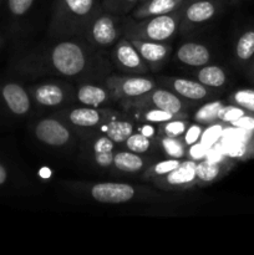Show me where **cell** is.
Listing matches in <instances>:
<instances>
[{
    "label": "cell",
    "instance_id": "6da1fadb",
    "mask_svg": "<svg viewBox=\"0 0 254 255\" xmlns=\"http://www.w3.org/2000/svg\"><path fill=\"white\" fill-rule=\"evenodd\" d=\"M94 9L95 0H61L52 27L61 32L80 31L91 24Z\"/></svg>",
    "mask_w": 254,
    "mask_h": 255
},
{
    "label": "cell",
    "instance_id": "7a4b0ae2",
    "mask_svg": "<svg viewBox=\"0 0 254 255\" xmlns=\"http://www.w3.org/2000/svg\"><path fill=\"white\" fill-rule=\"evenodd\" d=\"M179 22H181V14L176 11L147 17L143 19V21L131 27L128 37L162 42L173 36L178 29Z\"/></svg>",
    "mask_w": 254,
    "mask_h": 255
},
{
    "label": "cell",
    "instance_id": "3957f363",
    "mask_svg": "<svg viewBox=\"0 0 254 255\" xmlns=\"http://www.w3.org/2000/svg\"><path fill=\"white\" fill-rule=\"evenodd\" d=\"M50 60L52 67L64 76L79 75L86 67V55L81 45L74 41H61L55 45Z\"/></svg>",
    "mask_w": 254,
    "mask_h": 255
},
{
    "label": "cell",
    "instance_id": "277c9868",
    "mask_svg": "<svg viewBox=\"0 0 254 255\" xmlns=\"http://www.w3.org/2000/svg\"><path fill=\"white\" fill-rule=\"evenodd\" d=\"M110 95L116 100H131L142 96L154 89V82L146 77H117L111 76L106 80Z\"/></svg>",
    "mask_w": 254,
    "mask_h": 255
},
{
    "label": "cell",
    "instance_id": "5b68a950",
    "mask_svg": "<svg viewBox=\"0 0 254 255\" xmlns=\"http://www.w3.org/2000/svg\"><path fill=\"white\" fill-rule=\"evenodd\" d=\"M125 105L138 107H152V109H159L168 111L173 115H179L182 111L181 99L173 92L163 89H153L142 96L134 97L131 100H125Z\"/></svg>",
    "mask_w": 254,
    "mask_h": 255
},
{
    "label": "cell",
    "instance_id": "8992f818",
    "mask_svg": "<svg viewBox=\"0 0 254 255\" xmlns=\"http://www.w3.org/2000/svg\"><path fill=\"white\" fill-rule=\"evenodd\" d=\"M197 162L193 159L181 162L177 168L164 176L154 178V183L163 189H186L197 183L196 176Z\"/></svg>",
    "mask_w": 254,
    "mask_h": 255
},
{
    "label": "cell",
    "instance_id": "52a82bcc",
    "mask_svg": "<svg viewBox=\"0 0 254 255\" xmlns=\"http://www.w3.org/2000/svg\"><path fill=\"white\" fill-rule=\"evenodd\" d=\"M90 194L100 203L121 204L131 201L136 194V191L131 184L104 182L94 184L90 189Z\"/></svg>",
    "mask_w": 254,
    "mask_h": 255
},
{
    "label": "cell",
    "instance_id": "ba28073f",
    "mask_svg": "<svg viewBox=\"0 0 254 255\" xmlns=\"http://www.w3.org/2000/svg\"><path fill=\"white\" fill-rule=\"evenodd\" d=\"M35 136L42 143L52 147H61L70 141V131L64 124L55 119H44L37 122Z\"/></svg>",
    "mask_w": 254,
    "mask_h": 255
},
{
    "label": "cell",
    "instance_id": "9c48e42d",
    "mask_svg": "<svg viewBox=\"0 0 254 255\" xmlns=\"http://www.w3.org/2000/svg\"><path fill=\"white\" fill-rule=\"evenodd\" d=\"M90 39L95 45L101 47L111 46L119 39V30L111 15H100L92 19L89 25Z\"/></svg>",
    "mask_w": 254,
    "mask_h": 255
},
{
    "label": "cell",
    "instance_id": "30bf717a",
    "mask_svg": "<svg viewBox=\"0 0 254 255\" xmlns=\"http://www.w3.org/2000/svg\"><path fill=\"white\" fill-rule=\"evenodd\" d=\"M114 59L122 69L134 72H146V61L127 37L120 40L114 50Z\"/></svg>",
    "mask_w": 254,
    "mask_h": 255
},
{
    "label": "cell",
    "instance_id": "8fae6325",
    "mask_svg": "<svg viewBox=\"0 0 254 255\" xmlns=\"http://www.w3.org/2000/svg\"><path fill=\"white\" fill-rule=\"evenodd\" d=\"M131 44L136 47L138 54L146 62L152 65L161 64L168 57L171 47L159 41H149V40L136 39V37H127Z\"/></svg>",
    "mask_w": 254,
    "mask_h": 255
},
{
    "label": "cell",
    "instance_id": "7c38bea8",
    "mask_svg": "<svg viewBox=\"0 0 254 255\" xmlns=\"http://www.w3.org/2000/svg\"><path fill=\"white\" fill-rule=\"evenodd\" d=\"M177 59L187 66H204L211 60V52L206 45L186 42L177 51Z\"/></svg>",
    "mask_w": 254,
    "mask_h": 255
},
{
    "label": "cell",
    "instance_id": "4fadbf2b",
    "mask_svg": "<svg viewBox=\"0 0 254 255\" xmlns=\"http://www.w3.org/2000/svg\"><path fill=\"white\" fill-rule=\"evenodd\" d=\"M2 97L15 115H24L30 110V100L25 90L16 84H7L2 89Z\"/></svg>",
    "mask_w": 254,
    "mask_h": 255
},
{
    "label": "cell",
    "instance_id": "5bb4252c",
    "mask_svg": "<svg viewBox=\"0 0 254 255\" xmlns=\"http://www.w3.org/2000/svg\"><path fill=\"white\" fill-rule=\"evenodd\" d=\"M183 0H147L142 6L133 11L134 19H147L157 15L173 12Z\"/></svg>",
    "mask_w": 254,
    "mask_h": 255
},
{
    "label": "cell",
    "instance_id": "9a60e30c",
    "mask_svg": "<svg viewBox=\"0 0 254 255\" xmlns=\"http://www.w3.org/2000/svg\"><path fill=\"white\" fill-rule=\"evenodd\" d=\"M171 86L177 95L187 100H193V101L204 99L209 94L203 84L199 81H193V80L174 79Z\"/></svg>",
    "mask_w": 254,
    "mask_h": 255
},
{
    "label": "cell",
    "instance_id": "2e32d148",
    "mask_svg": "<svg viewBox=\"0 0 254 255\" xmlns=\"http://www.w3.org/2000/svg\"><path fill=\"white\" fill-rule=\"evenodd\" d=\"M105 117V112L100 111L97 107H81L69 114L70 122L80 127H95L101 124Z\"/></svg>",
    "mask_w": 254,
    "mask_h": 255
},
{
    "label": "cell",
    "instance_id": "e0dca14e",
    "mask_svg": "<svg viewBox=\"0 0 254 255\" xmlns=\"http://www.w3.org/2000/svg\"><path fill=\"white\" fill-rule=\"evenodd\" d=\"M216 14V5L209 0H198L187 7L184 12V19L188 24H201L208 21Z\"/></svg>",
    "mask_w": 254,
    "mask_h": 255
},
{
    "label": "cell",
    "instance_id": "ac0fdd59",
    "mask_svg": "<svg viewBox=\"0 0 254 255\" xmlns=\"http://www.w3.org/2000/svg\"><path fill=\"white\" fill-rule=\"evenodd\" d=\"M110 96L109 90H105L97 85H82L77 91V100L81 104L91 107H100L107 101Z\"/></svg>",
    "mask_w": 254,
    "mask_h": 255
},
{
    "label": "cell",
    "instance_id": "d6986e66",
    "mask_svg": "<svg viewBox=\"0 0 254 255\" xmlns=\"http://www.w3.org/2000/svg\"><path fill=\"white\" fill-rule=\"evenodd\" d=\"M226 168L224 164L213 162L211 159H203L197 162L196 176L198 184H211L216 182L222 174L224 173Z\"/></svg>",
    "mask_w": 254,
    "mask_h": 255
},
{
    "label": "cell",
    "instance_id": "ffe728a7",
    "mask_svg": "<svg viewBox=\"0 0 254 255\" xmlns=\"http://www.w3.org/2000/svg\"><path fill=\"white\" fill-rule=\"evenodd\" d=\"M35 100L42 106L54 107L62 104L65 99V94L59 85L45 84L35 90Z\"/></svg>",
    "mask_w": 254,
    "mask_h": 255
},
{
    "label": "cell",
    "instance_id": "44dd1931",
    "mask_svg": "<svg viewBox=\"0 0 254 255\" xmlns=\"http://www.w3.org/2000/svg\"><path fill=\"white\" fill-rule=\"evenodd\" d=\"M114 166L122 172L134 173V172H138L139 169H142V167L144 166V162L141 158V156H138V153L124 151L115 153Z\"/></svg>",
    "mask_w": 254,
    "mask_h": 255
},
{
    "label": "cell",
    "instance_id": "7402d4cb",
    "mask_svg": "<svg viewBox=\"0 0 254 255\" xmlns=\"http://www.w3.org/2000/svg\"><path fill=\"white\" fill-rule=\"evenodd\" d=\"M197 80L204 86L222 87L227 81V75L223 70L217 65L204 66L197 72Z\"/></svg>",
    "mask_w": 254,
    "mask_h": 255
},
{
    "label": "cell",
    "instance_id": "603a6c76",
    "mask_svg": "<svg viewBox=\"0 0 254 255\" xmlns=\"http://www.w3.org/2000/svg\"><path fill=\"white\" fill-rule=\"evenodd\" d=\"M105 133L115 143H121L133 133V126H132L131 122L115 121L107 125L106 128H105Z\"/></svg>",
    "mask_w": 254,
    "mask_h": 255
},
{
    "label": "cell",
    "instance_id": "cb8c5ba5",
    "mask_svg": "<svg viewBox=\"0 0 254 255\" xmlns=\"http://www.w3.org/2000/svg\"><path fill=\"white\" fill-rule=\"evenodd\" d=\"M223 106L221 101L209 102V104L203 105L201 109L197 110L194 114V120L198 122L199 125H209L218 120V112L221 107Z\"/></svg>",
    "mask_w": 254,
    "mask_h": 255
},
{
    "label": "cell",
    "instance_id": "d4e9b609",
    "mask_svg": "<svg viewBox=\"0 0 254 255\" xmlns=\"http://www.w3.org/2000/svg\"><path fill=\"white\" fill-rule=\"evenodd\" d=\"M237 57L242 61H247L254 55V31L249 30L246 31L238 39L236 46Z\"/></svg>",
    "mask_w": 254,
    "mask_h": 255
},
{
    "label": "cell",
    "instance_id": "484cf974",
    "mask_svg": "<svg viewBox=\"0 0 254 255\" xmlns=\"http://www.w3.org/2000/svg\"><path fill=\"white\" fill-rule=\"evenodd\" d=\"M181 164V161L177 158H169L166 161H161L158 163H154L148 171L146 172V177L148 178H158V177L164 176V174L169 173L171 171H173L174 168Z\"/></svg>",
    "mask_w": 254,
    "mask_h": 255
},
{
    "label": "cell",
    "instance_id": "4316f807",
    "mask_svg": "<svg viewBox=\"0 0 254 255\" xmlns=\"http://www.w3.org/2000/svg\"><path fill=\"white\" fill-rule=\"evenodd\" d=\"M162 147H163L164 152L168 154L171 158H182L186 154V147L184 144L179 141L176 137H168L164 136L161 141Z\"/></svg>",
    "mask_w": 254,
    "mask_h": 255
},
{
    "label": "cell",
    "instance_id": "83f0119b",
    "mask_svg": "<svg viewBox=\"0 0 254 255\" xmlns=\"http://www.w3.org/2000/svg\"><path fill=\"white\" fill-rule=\"evenodd\" d=\"M126 147L128 148V151L134 152V153H144L149 149L151 147V141H149L148 137L143 136L141 132H137V133H132L128 138L125 141Z\"/></svg>",
    "mask_w": 254,
    "mask_h": 255
},
{
    "label": "cell",
    "instance_id": "f1b7e54d",
    "mask_svg": "<svg viewBox=\"0 0 254 255\" xmlns=\"http://www.w3.org/2000/svg\"><path fill=\"white\" fill-rule=\"evenodd\" d=\"M187 128H188V124L186 121L174 119L168 122H164L163 126H162V132H163L164 136L179 138L181 136H183Z\"/></svg>",
    "mask_w": 254,
    "mask_h": 255
},
{
    "label": "cell",
    "instance_id": "f546056e",
    "mask_svg": "<svg viewBox=\"0 0 254 255\" xmlns=\"http://www.w3.org/2000/svg\"><path fill=\"white\" fill-rule=\"evenodd\" d=\"M178 115H173L168 111L159 109H151L143 112V120L151 124H164L171 120H174Z\"/></svg>",
    "mask_w": 254,
    "mask_h": 255
},
{
    "label": "cell",
    "instance_id": "4dcf8cb0",
    "mask_svg": "<svg viewBox=\"0 0 254 255\" xmlns=\"http://www.w3.org/2000/svg\"><path fill=\"white\" fill-rule=\"evenodd\" d=\"M232 100L242 109L254 112V90H239L234 92Z\"/></svg>",
    "mask_w": 254,
    "mask_h": 255
},
{
    "label": "cell",
    "instance_id": "1f68e13d",
    "mask_svg": "<svg viewBox=\"0 0 254 255\" xmlns=\"http://www.w3.org/2000/svg\"><path fill=\"white\" fill-rule=\"evenodd\" d=\"M244 116V111L239 107L234 106H222L218 112V120L223 122H228V124H233L238 119Z\"/></svg>",
    "mask_w": 254,
    "mask_h": 255
},
{
    "label": "cell",
    "instance_id": "d6a6232c",
    "mask_svg": "<svg viewBox=\"0 0 254 255\" xmlns=\"http://www.w3.org/2000/svg\"><path fill=\"white\" fill-rule=\"evenodd\" d=\"M221 134H222V128L219 126L209 127V128H207L206 131L202 133L201 143L204 144V146L208 148V147H211L212 144L216 143V141L221 137Z\"/></svg>",
    "mask_w": 254,
    "mask_h": 255
},
{
    "label": "cell",
    "instance_id": "836d02e7",
    "mask_svg": "<svg viewBox=\"0 0 254 255\" xmlns=\"http://www.w3.org/2000/svg\"><path fill=\"white\" fill-rule=\"evenodd\" d=\"M137 0H105V6L115 12H126Z\"/></svg>",
    "mask_w": 254,
    "mask_h": 255
},
{
    "label": "cell",
    "instance_id": "e575fe53",
    "mask_svg": "<svg viewBox=\"0 0 254 255\" xmlns=\"http://www.w3.org/2000/svg\"><path fill=\"white\" fill-rule=\"evenodd\" d=\"M202 133H203V129L199 125H191L184 132V143L187 146H192V144L197 143V142L201 141Z\"/></svg>",
    "mask_w": 254,
    "mask_h": 255
},
{
    "label": "cell",
    "instance_id": "d590c367",
    "mask_svg": "<svg viewBox=\"0 0 254 255\" xmlns=\"http://www.w3.org/2000/svg\"><path fill=\"white\" fill-rule=\"evenodd\" d=\"M34 0H9V9L12 14L22 15L31 7Z\"/></svg>",
    "mask_w": 254,
    "mask_h": 255
},
{
    "label": "cell",
    "instance_id": "8d00e7d4",
    "mask_svg": "<svg viewBox=\"0 0 254 255\" xmlns=\"http://www.w3.org/2000/svg\"><path fill=\"white\" fill-rule=\"evenodd\" d=\"M115 142L111 138L105 134L104 137H100L95 141L94 143V152L95 153H104V152H111L114 151Z\"/></svg>",
    "mask_w": 254,
    "mask_h": 255
},
{
    "label": "cell",
    "instance_id": "74e56055",
    "mask_svg": "<svg viewBox=\"0 0 254 255\" xmlns=\"http://www.w3.org/2000/svg\"><path fill=\"white\" fill-rule=\"evenodd\" d=\"M114 152H104V153H95V161L100 167H110L114 164Z\"/></svg>",
    "mask_w": 254,
    "mask_h": 255
},
{
    "label": "cell",
    "instance_id": "f35d334b",
    "mask_svg": "<svg viewBox=\"0 0 254 255\" xmlns=\"http://www.w3.org/2000/svg\"><path fill=\"white\" fill-rule=\"evenodd\" d=\"M207 147L204 144H202L201 142H197V143L192 144L191 148H189V156L192 157V159H199L203 156H207Z\"/></svg>",
    "mask_w": 254,
    "mask_h": 255
},
{
    "label": "cell",
    "instance_id": "ab89813d",
    "mask_svg": "<svg viewBox=\"0 0 254 255\" xmlns=\"http://www.w3.org/2000/svg\"><path fill=\"white\" fill-rule=\"evenodd\" d=\"M233 126L238 127V128L243 129H253L254 128V119L248 116H242L241 119H238L237 121H234Z\"/></svg>",
    "mask_w": 254,
    "mask_h": 255
},
{
    "label": "cell",
    "instance_id": "60d3db41",
    "mask_svg": "<svg viewBox=\"0 0 254 255\" xmlns=\"http://www.w3.org/2000/svg\"><path fill=\"white\" fill-rule=\"evenodd\" d=\"M139 132H141L142 134H143V136H146V137H152L154 134V129H153V127L152 126H142L141 128H139Z\"/></svg>",
    "mask_w": 254,
    "mask_h": 255
},
{
    "label": "cell",
    "instance_id": "b9f144b4",
    "mask_svg": "<svg viewBox=\"0 0 254 255\" xmlns=\"http://www.w3.org/2000/svg\"><path fill=\"white\" fill-rule=\"evenodd\" d=\"M6 181V171H5L4 167L0 164V184H2Z\"/></svg>",
    "mask_w": 254,
    "mask_h": 255
},
{
    "label": "cell",
    "instance_id": "7bdbcfd3",
    "mask_svg": "<svg viewBox=\"0 0 254 255\" xmlns=\"http://www.w3.org/2000/svg\"><path fill=\"white\" fill-rule=\"evenodd\" d=\"M144 1H147V0H144Z\"/></svg>",
    "mask_w": 254,
    "mask_h": 255
}]
</instances>
